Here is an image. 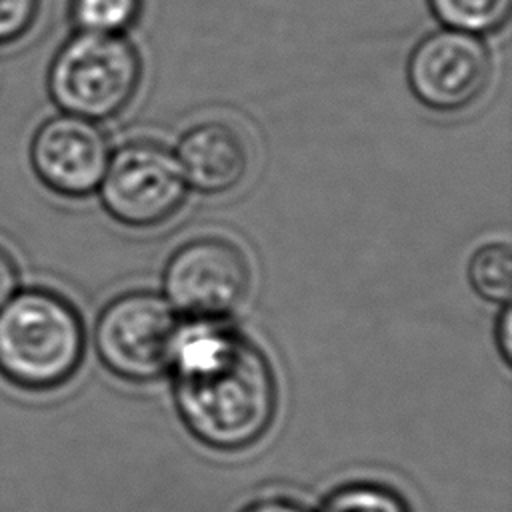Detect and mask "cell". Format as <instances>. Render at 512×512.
<instances>
[{"label": "cell", "mask_w": 512, "mask_h": 512, "mask_svg": "<svg viewBox=\"0 0 512 512\" xmlns=\"http://www.w3.org/2000/svg\"><path fill=\"white\" fill-rule=\"evenodd\" d=\"M320 512H410L406 502L390 488L374 482H352L336 488Z\"/></svg>", "instance_id": "obj_13"}, {"label": "cell", "mask_w": 512, "mask_h": 512, "mask_svg": "<svg viewBox=\"0 0 512 512\" xmlns=\"http://www.w3.org/2000/svg\"><path fill=\"white\" fill-rule=\"evenodd\" d=\"M84 344L80 312L54 290L18 288L0 308V374L14 386H62L78 370Z\"/></svg>", "instance_id": "obj_2"}, {"label": "cell", "mask_w": 512, "mask_h": 512, "mask_svg": "<svg viewBox=\"0 0 512 512\" xmlns=\"http://www.w3.org/2000/svg\"><path fill=\"white\" fill-rule=\"evenodd\" d=\"M176 158L186 184L202 194H224L236 188L248 170V146L242 134L218 120L186 130Z\"/></svg>", "instance_id": "obj_9"}, {"label": "cell", "mask_w": 512, "mask_h": 512, "mask_svg": "<svg viewBox=\"0 0 512 512\" xmlns=\"http://www.w3.org/2000/svg\"><path fill=\"white\" fill-rule=\"evenodd\" d=\"M170 368L178 414L202 444L234 452L268 432L278 404L274 370L234 326L194 320L180 330Z\"/></svg>", "instance_id": "obj_1"}, {"label": "cell", "mask_w": 512, "mask_h": 512, "mask_svg": "<svg viewBox=\"0 0 512 512\" xmlns=\"http://www.w3.org/2000/svg\"><path fill=\"white\" fill-rule=\"evenodd\" d=\"M110 160L104 130L88 118L60 112L44 120L30 142V164L38 180L66 198L98 190Z\"/></svg>", "instance_id": "obj_8"}, {"label": "cell", "mask_w": 512, "mask_h": 512, "mask_svg": "<svg viewBox=\"0 0 512 512\" xmlns=\"http://www.w3.org/2000/svg\"><path fill=\"white\" fill-rule=\"evenodd\" d=\"M246 254L222 236H200L176 248L164 268L166 300L194 320H222L250 292Z\"/></svg>", "instance_id": "obj_6"}, {"label": "cell", "mask_w": 512, "mask_h": 512, "mask_svg": "<svg viewBox=\"0 0 512 512\" xmlns=\"http://www.w3.org/2000/svg\"><path fill=\"white\" fill-rule=\"evenodd\" d=\"M468 280L478 296L488 302H508L512 284V254L504 242L480 246L468 262Z\"/></svg>", "instance_id": "obj_11"}, {"label": "cell", "mask_w": 512, "mask_h": 512, "mask_svg": "<svg viewBox=\"0 0 512 512\" xmlns=\"http://www.w3.org/2000/svg\"><path fill=\"white\" fill-rule=\"evenodd\" d=\"M180 322L170 302L150 290H132L110 300L94 324L100 362L128 382H150L174 360Z\"/></svg>", "instance_id": "obj_4"}, {"label": "cell", "mask_w": 512, "mask_h": 512, "mask_svg": "<svg viewBox=\"0 0 512 512\" xmlns=\"http://www.w3.org/2000/svg\"><path fill=\"white\" fill-rule=\"evenodd\" d=\"M142 14V0H70V20L78 32L122 34Z\"/></svg>", "instance_id": "obj_12"}, {"label": "cell", "mask_w": 512, "mask_h": 512, "mask_svg": "<svg viewBox=\"0 0 512 512\" xmlns=\"http://www.w3.org/2000/svg\"><path fill=\"white\" fill-rule=\"evenodd\" d=\"M142 82L138 48L122 34L76 32L54 54L48 92L54 104L88 120L118 116Z\"/></svg>", "instance_id": "obj_3"}, {"label": "cell", "mask_w": 512, "mask_h": 512, "mask_svg": "<svg viewBox=\"0 0 512 512\" xmlns=\"http://www.w3.org/2000/svg\"><path fill=\"white\" fill-rule=\"evenodd\" d=\"M406 78L412 94L426 108L460 112L486 92L492 80V56L478 34L436 30L412 50Z\"/></svg>", "instance_id": "obj_7"}, {"label": "cell", "mask_w": 512, "mask_h": 512, "mask_svg": "<svg viewBox=\"0 0 512 512\" xmlns=\"http://www.w3.org/2000/svg\"><path fill=\"white\" fill-rule=\"evenodd\" d=\"M496 344L506 364L512 360V312L508 306L502 308L496 320Z\"/></svg>", "instance_id": "obj_16"}, {"label": "cell", "mask_w": 512, "mask_h": 512, "mask_svg": "<svg viewBox=\"0 0 512 512\" xmlns=\"http://www.w3.org/2000/svg\"><path fill=\"white\" fill-rule=\"evenodd\" d=\"M20 274L16 260L0 246V308L18 292Z\"/></svg>", "instance_id": "obj_15"}, {"label": "cell", "mask_w": 512, "mask_h": 512, "mask_svg": "<svg viewBox=\"0 0 512 512\" xmlns=\"http://www.w3.org/2000/svg\"><path fill=\"white\" fill-rule=\"evenodd\" d=\"M242 512H308L304 506L284 500V498H268V500H260L250 504L248 508H244Z\"/></svg>", "instance_id": "obj_17"}, {"label": "cell", "mask_w": 512, "mask_h": 512, "mask_svg": "<svg viewBox=\"0 0 512 512\" xmlns=\"http://www.w3.org/2000/svg\"><path fill=\"white\" fill-rule=\"evenodd\" d=\"M104 210L130 228H154L170 220L184 204L188 184L164 144L132 140L110 154L98 186Z\"/></svg>", "instance_id": "obj_5"}, {"label": "cell", "mask_w": 512, "mask_h": 512, "mask_svg": "<svg viewBox=\"0 0 512 512\" xmlns=\"http://www.w3.org/2000/svg\"><path fill=\"white\" fill-rule=\"evenodd\" d=\"M428 4L446 28L470 34L498 30L512 8V0H428Z\"/></svg>", "instance_id": "obj_10"}, {"label": "cell", "mask_w": 512, "mask_h": 512, "mask_svg": "<svg viewBox=\"0 0 512 512\" xmlns=\"http://www.w3.org/2000/svg\"><path fill=\"white\" fill-rule=\"evenodd\" d=\"M40 0H0V44L22 38L34 24Z\"/></svg>", "instance_id": "obj_14"}]
</instances>
